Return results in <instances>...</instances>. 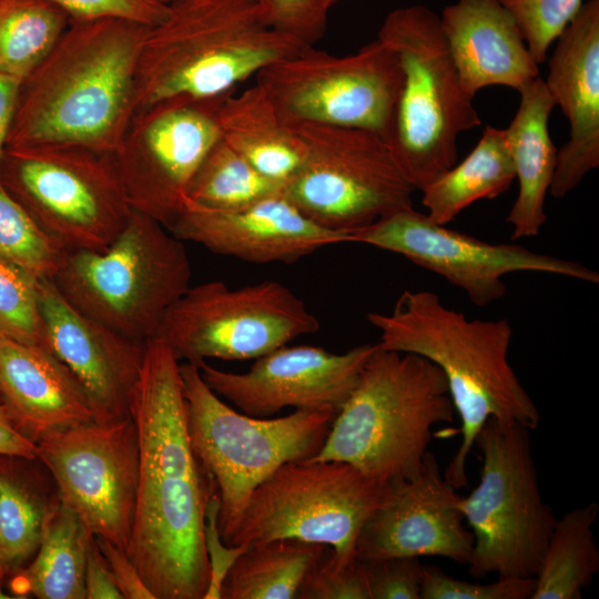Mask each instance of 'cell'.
Returning a JSON list of instances; mask_svg holds the SVG:
<instances>
[{
    "instance_id": "1",
    "label": "cell",
    "mask_w": 599,
    "mask_h": 599,
    "mask_svg": "<svg viewBox=\"0 0 599 599\" xmlns=\"http://www.w3.org/2000/svg\"><path fill=\"white\" fill-rule=\"evenodd\" d=\"M130 415L139 483L126 552L154 599H204L205 515L216 486L189 439L180 361L160 337L145 342Z\"/></svg>"
},
{
    "instance_id": "2",
    "label": "cell",
    "mask_w": 599,
    "mask_h": 599,
    "mask_svg": "<svg viewBox=\"0 0 599 599\" xmlns=\"http://www.w3.org/2000/svg\"><path fill=\"white\" fill-rule=\"evenodd\" d=\"M149 27L71 20L21 82L6 148L77 145L114 154L135 113V75Z\"/></svg>"
},
{
    "instance_id": "3",
    "label": "cell",
    "mask_w": 599,
    "mask_h": 599,
    "mask_svg": "<svg viewBox=\"0 0 599 599\" xmlns=\"http://www.w3.org/2000/svg\"><path fill=\"white\" fill-rule=\"evenodd\" d=\"M382 348L427 358L443 373L460 418L461 440L446 470L455 488L467 487L466 463L489 418L538 427L540 413L508 361L507 318H468L432 291H404L390 313L372 312Z\"/></svg>"
},
{
    "instance_id": "4",
    "label": "cell",
    "mask_w": 599,
    "mask_h": 599,
    "mask_svg": "<svg viewBox=\"0 0 599 599\" xmlns=\"http://www.w3.org/2000/svg\"><path fill=\"white\" fill-rule=\"evenodd\" d=\"M149 27L135 75V112L176 97L216 98L308 47L268 27L258 0H171Z\"/></svg>"
},
{
    "instance_id": "5",
    "label": "cell",
    "mask_w": 599,
    "mask_h": 599,
    "mask_svg": "<svg viewBox=\"0 0 599 599\" xmlns=\"http://www.w3.org/2000/svg\"><path fill=\"white\" fill-rule=\"evenodd\" d=\"M455 413L435 364L377 344L322 448L308 460L344 461L392 487L420 471L432 428L453 422Z\"/></svg>"
},
{
    "instance_id": "6",
    "label": "cell",
    "mask_w": 599,
    "mask_h": 599,
    "mask_svg": "<svg viewBox=\"0 0 599 599\" xmlns=\"http://www.w3.org/2000/svg\"><path fill=\"white\" fill-rule=\"evenodd\" d=\"M377 39L398 55L404 82L384 141L406 180L420 191L457 161V139L481 124L463 88L439 16L422 4L390 11Z\"/></svg>"
},
{
    "instance_id": "7",
    "label": "cell",
    "mask_w": 599,
    "mask_h": 599,
    "mask_svg": "<svg viewBox=\"0 0 599 599\" xmlns=\"http://www.w3.org/2000/svg\"><path fill=\"white\" fill-rule=\"evenodd\" d=\"M183 241L136 210L103 250L65 251L51 277L77 309L139 342L155 336L170 308L191 286Z\"/></svg>"
},
{
    "instance_id": "8",
    "label": "cell",
    "mask_w": 599,
    "mask_h": 599,
    "mask_svg": "<svg viewBox=\"0 0 599 599\" xmlns=\"http://www.w3.org/2000/svg\"><path fill=\"white\" fill-rule=\"evenodd\" d=\"M192 449L213 479L217 529L229 546L254 489L287 463L305 461L322 448L336 413L295 409L283 417H254L225 404L199 366L180 364Z\"/></svg>"
},
{
    "instance_id": "9",
    "label": "cell",
    "mask_w": 599,
    "mask_h": 599,
    "mask_svg": "<svg viewBox=\"0 0 599 599\" xmlns=\"http://www.w3.org/2000/svg\"><path fill=\"white\" fill-rule=\"evenodd\" d=\"M530 430L491 417L476 436L479 483L458 504L474 539V577H535L539 569L557 518L539 488Z\"/></svg>"
},
{
    "instance_id": "10",
    "label": "cell",
    "mask_w": 599,
    "mask_h": 599,
    "mask_svg": "<svg viewBox=\"0 0 599 599\" xmlns=\"http://www.w3.org/2000/svg\"><path fill=\"white\" fill-rule=\"evenodd\" d=\"M387 488L344 461L284 464L254 489L229 547L277 539L318 544L343 568L356 559L359 532Z\"/></svg>"
},
{
    "instance_id": "11",
    "label": "cell",
    "mask_w": 599,
    "mask_h": 599,
    "mask_svg": "<svg viewBox=\"0 0 599 599\" xmlns=\"http://www.w3.org/2000/svg\"><path fill=\"white\" fill-rule=\"evenodd\" d=\"M0 181L67 251L105 248L132 211L113 154L82 146L6 148Z\"/></svg>"
},
{
    "instance_id": "12",
    "label": "cell",
    "mask_w": 599,
    "mask_h": 599,
    "mask_svg": "<svg viewBox=\"0 0 599 599\" xmlns=\"http://www.w3.org/2000/svg\"><path fill=\"white\" fill-rule=\"evenodd\" d=\"M290 125L305 153L284 194L316 224L348 238L388 214L414 207L416 190L379 134L307 122Z\"/></svg>"
},
{
    "instance_id": "13",
    "label": "cell",
    "mask_w": 599,
    "mask_h": 599,
    "mask_svg": "<svg viewBox=\"0 0 599 599\" xmlns=\"http://www.w3.org/2000/svg\"><path fill=\"white\" fill-rule=\"evenodd\" d=\"M319 329L318 318L277 281L232 288L221 281L189 290L164 314L155 336L179 361L256 359Z\"/></svg>"
},
{
    "instance_id": "14",
    "label": "cell",
    "mask_w": 599,
    "mask_h": 599,
    "mask_svg": "<svg viewBox=\"0 0 599 599\" xmlns=\"http://www.w3.org/2000/svg\"><path fill=\"white\" fill-rule=\"evenodd\" d=\"M403 82L397 53L379 39L347 55L308 45L256 74L285 123L358 128L382 138Z\"/></svg>"
},
{
    "instance_id": "15",
    "label": "cell",
    "mask_w": 599,
    "mask_h": 599,
    "mask_svg": "<svg viewBox=\"0 0 599 599\" xmlns=\"http://www.w3.org/2000/svg\"><path fill=\"white\" fill-rule=\"evenodd\" d=\"M225 95L176 97L134 113L113 154L133 210L172 226L196 170L220 139L217 114Z\"/></svg>"
},
{
    "instance_id": "16",
    "label": "cell",
    "mask_w": 599,
    "mask_h": 599,
    "mask_svg": "<svg viewBox=\"0 0 599 599\" xmlns=\"http://www.w3.org/2000/svg\"><path fill=\"white\" fill-rule=\"evenodd\" d=\"M37 445L38 459L51 473L59 500L93 536L128 551L139 483L132 417L52 432Z\"/></svg>"
},
{
    "instance_id": "17",
    "label": "cell",
    "mask_w": 599,
    "mask_h": 599,
    "mask_svg": "<svg viewBox=\"0 0 599 599\" xmlns=\"http://www.w3.org/2000/svg\"><path fill=\"white\" fill-rule=\"evenodd\" d=\"M362 243L399 254L461 288L475 305L505 296V275L535 272L599 283V274L581 263L532 252L517 244H493L437 224L414 207L388 214L352 233Z\"/></svg>"
},
{
    "instance_id": "18",
    "label": "cell",
    "mask_w": 599,
    "mask_h": 599,
    "mask_svg": "<svg viewBox=\"0 0 599 599\" xmlns=\"http://www.w3.org/2000/svg\"><path fill=\"white\" fill-rule=\"evenodd\" d=\"M362 344L344 353L318 346L283 345L256 359L244 373L215 368L203 362L205 384L242 413L271 417L285 407L338 413L376 348Z\"/></svg>"
},
{
    "instance_id": "19",
    "label": "cell",
    "mask_w": 599,
    "mask_h": 599,
    "mask_svg": "<svg viewBox=\"0 0 599 599\" xmlns=\"http://www.w3.org/2000/svg\"><path fill=\"white\" fill-rule=\"evenodd\" d=\"M456 490L427 451L414 478L387 488L359 532L356 558L430 556L468 565L474 539Z\"/></svg>"
},
{
    "instance_id": "20",
    "label": "cell",
    "mask_w": 599,
    "mask_h": 599,
    "mask_svg": "<svg viewBox=\"0 0 599 599\" xmlns=\"http://www.w3.org/2000/svg\"><path fill=\"white\" fill-rule=\"evenodd\" d=\"M38 302L47 347L82 385L95 422L130 417L145 342L129 338L77 309L51 278L38 280Z\"/></svg>"
},
{
    "instance_id": "21",
    "label": "cell",
    "mask_w": 599,
    "mask_h": 599,
    "mask_svg": "<svg viewBox=\"0 0 599 599\" xmlns=\"http://www.w3.org/2000/svg\"><path fill=\"white\" fill-rule=\"evenodd\" d=\"M169 231L183 242L256 264L294 263L325 246L347 243L346 234L316 224L284 193L233 211L187 201Z\"/></svg>"
},
{
    "instance_id": "22",
    "label": "cell",
    "mask_w": 599,
    "mask_h": 599,
    "mask_svg": "<svg viewBox=\"0 0 599 599\" xmlns=\"http://www.w3.org/2000/svg\"><path fill=\"white\" fill-rule=\"evenodd\" d=\"M544 80L569 122L549 193L561 199L599 166V0H587L556 39Z\"/></svg>"
},
{
    "instance_id": "23",
    "label": "cell",
    "mask_w": 599,
    "mask_h": 599,
    "mask_svg": "<svg viewBox=\"0 0 599 599\" xmlns=\"http://www.w3.org/2000/svg\"><path fill=\"white\" fill-rule=\"evenodd\" d=\"M451 60L464 90L502 85L521 90L539 77L521 31L499 0H457L439 16Z\"/></svg>"
},
{
    "instance_id": "24",
    "label": "cell",
    "mask_w": 599,
    "mask_h": 599,
    "mask_svg": "<svg viewBox=\"0 0 599 599\" xmlns=\"http://www.w3.org/2000/svg\"><path fill=\"white\" fill-rule=\"evenodd\" d=\"M0 394L16 425L34 443L95 422L82 385L51 351L1 336Z\"/></svg>"
},
{
    "instance_id": "25",
    "label": "cell",
    "mask_w": 599,
    "mask_h": 599,
    "mask_svg": "<svg viewBox=\"0 0 599 599\" xmlns=\"http://www.w3.org/2000/svg\"><path fill=\"white\" fill-rule=\"evenodd\" d=\"M518 92V110L504 129L518 180V195L506 217L512 238L535 237L545 224L558 151L548 129L556 105L544 79L537 77Z\"/></svg>"
},
{
    "instance_id": "26",
    "label": "cell",
    "mask_w": 599,
    "mask_h": 599,
    "mask_svg": "<svg viewBox=\"0 0 599 599\" xmlns=\"http://www.w3.org/2000/svg\"><path fill=\"white\" fill-rule=\"evenodd\" d=\"M217 123L224 142L260 173L284 187L300 170L304 145L260 85L227 93Z\"/></svg>"
},
{
    "instance_id": "27",
    "label": "cell",
    "mask_w": 599,
    "mask_h": 599,
    "mask_svg": "<svg viewBox=\"0 0 599 599\" xmlns=\"http://www.w3.org/2000/svg\"><path fill=\"white\" fill-rule=\"evenodd\" d=\"M92 538L78 515L55 498L32 562L11 580L12 592L19 598H85L84 571Z\"/></svg>"
},
{
    "instance_id": "28",
    "label": "cell",
    "mask_w": 599,
    "mask_h": 599,
    "mask_svg": "<svg viewBox=\"0 0 599 599\" xmlns=\"http://www.w3.org/2000/svg\"><path fill=\"white\" fill-rule=\"evenodd\" d=\"M516 179L505 130L487 125L469 154L420 190L426 215L447 225L473 203L495 199Z\"/></svg>"
},
{
    "instance_id": "29",
    "label": "cell",
    "mask_w": 599,
    "mask_h": 599,
    "mask_svg": "<svg viewBox=\"0 0 599 599\" xmlns=\"http://www.w3.org/2000/svg\"><path fill=\"white\" fill-rule=\"evenodd\" d=\"M325 546L277 539L241 551L221 582V599H294Z\"/></svg>"
},
{
    "instance_id": "30",
    "label": "cell",
    "mask_w": 599,
    "mask_h": 599,
    "mask_svg": "<svg viewBox=\"0 0 599 599\" xmlns=\"http://www.w3.org/2000/svg\"><path fill=\"white\" fill-rule=\"evenodd\" d=\"M599 506L591 502L556 519L530 599H580L599 570L593 525Z\"/></svg>"
},
{
    "instance_id": "31",
    "label": "cell",
    "mask_w": 599,
    "mask_h": 599,
    "mask_svg": "<svg viewBox=\"0 0 599 599\" xmlns=\"http://www.w3.org/2000/svg\"><path fill=\"white\" fill-rule=\"evenodd\" d=\"M70 22L71 17L51 0H0V74L22 82Z\"/></svg>"
},
{
    "instance_id": "32",
    "label": "cell",
    "mask_w": 599,
    "mask_h": 599,
    "mask_svg": "<svg viewBox=\"0 0 599 599\" xmlns=\"http://www.w3.org/2000/svg\"><path fill=\"white\" fill-rule=\"evenodd\" d=\"M284 193V185L263 175L221 138L196 170L187 201L217 211L240 210Z\"/></svg>"
},
{
    "instance_id": "33",
    "label": "cell",
    "mask_w": 599,
    "mask_h": 599,
    "mask_svg": "<svg viewBox=\"0 0 599 599\" xmlns=\"http://www.w3.org/2000/svg\"><path fill=\"white\" fill-rule=\"evenodd\" d=\"M45 502L10 464L0 463V558L2 573L19 570L40 545Z\"/></svg>"
},
{
    "instance_id": "34",
    "label": "cell",
    "mask_w": 599,
    "mask_h": 599,
    "mask_svg": "<svg viewBox=\"0 0 599 599\" xmlns=\"http://www.w3.org/2000/svg\"><path fill=\"white\" fill-rule=\"evenodd\" d=\"M65 251L0 181V258L37 278H51Z\"/></svg>"
},
{
    "instance_id": "35",
    "label": "cell",
    "mask_w": 599,
    "mask_h": 599,
    "mask_svg": "<svg viewBox=\"0 0 599 599\" xmlns=\"http://www.w3.org/2000/svg\"><path fill=\"white\" fill-rule=\"evenodd\" d=\"M38 280L0 258V336L48 349L38 302Z\"/></svg>"
},
{
    "instance_id": "36",
    "label": "cell",
    "mask_w": 599,
    "mask_h": 599,
    "mask_svg": "<svg viewBox=\"0 0 599 599\" xmlns=\"http://www.w3.org/2000/svg\"><path fill=\"white\" fill-rule=\"evenodd\" d=\"M517 22L526 44L538 64L576 17L583 0H499Z\"/></svg>"
},
{
    "instance_id": "37",
    "label": "cell",
    "mask_w": 599,
    "mask_h": 599,
    "mask_svg": "<svg viewBox=\"0 0 599 599\" xmlns=\"http://www.w3.org/2000/svg\"><path fill=\"white\" fill-rule=\"evenodd\" d=\"M535 577H498L489 583L456 579L436 566H424L420 599H530Z\"/></svg>"
},
{
    "instance_id": "38",
    "label": "cell",
    "mask_w": 599,
    "mask_h": 599,
    "mask_svg": "<svg viewBox=\"0 0 599 599\" xmlns=\"http://www.w3.org/2000/svg\"><path fill=\"white\" fill-rule=\"evenodd\" d=\"M264 22L306 45H314L327 29L324 0H258Z\"/></svg>"
},
{
    "instance_id": "39",
    "label": "cell",
    "mask_w": 599,
    "mask_h": 599,
    "mask_svg": "<svg viewBox=\"0 0 599 599\" xmlns=\"http://www.w3.org/2000/svg\"><path fill=\"white\" fill-rule=\"evenodd\" d=\"M298 599H369L363 565L357 558L338 568L329 551L309 569L296 593Z\"/></svg>"
},
{
    "instance_id": "40",
    "label": "cell",
    "mask_w": 599,
    "mask_h": 599,
    "mask_svg": "<svg viewBox=\"0 0 599 599\" xmlns=\"http://www.w3.org/2000/svg\"><path fill=\"white\" fill-rule=\"evenodd\" d=\"M361 562L369 599H420L424 565L419 558L383 557Z\"/></svg>"
},
{
    "instance_id": "41",
    "label": "cell",
    "mask_w": 599,
    "mask_h": 599,
    "mask_svg": "<svg viewBox=\"0 0 599 599\" xmlns=\"http://www.w3.org/2000/svg\"><path fill=\"white\" fill-rule=\"evenodd\" d=\"M71 20L118 18L153 27L167 14V3L161 0H51Z\"/></svg>"
},
{
    "instance_id": "42",
    "label": "cell",
    "mask_w": 599,
    "mask_h": 599,
    "mask_svg": "<svg viewBox=\"0 0 599 599\" xmlns=\"http://www.w3.org/2000/svg\"><path fill=\"white\" fill-rule=\"evenodd\" d=\"M95 539L109 565L113 580L123 598L154 599V596L144 583L138 568L126 551L106 539L99 537H95Z\"/></svg>"
},
{
    "instance_id": "43",
    "label": "cell",
    "mask_w": 599,
    "mask_h": 599,
    "mask_svg": "<svg viewBox=\"0 0 599 599\" xmlns=\"http://www.w3.org/2000/svg\"><path fill=\"white\" fill-rule=\"evenodd\" d=\"M85 599H124L93 536L84 571Z\"/></svg>"
},
{
    "instance_id": "44",
    "label": "cell",
    "mask_w": 599,
    "mask_h": 599,
    "mask_svg": "<svg viewBox=\"0 0 599 599\" xmlns=\"http://www.w3.org/2000/svg\"><path fill=\"white\" fill-rule=\"evenodd\" d=\"M0 456L38 459L37 443L19 429L3 404H0Z\"/></svg>"
},
{
    "instance_id": "45",
    "label": "cell",
    "mask_w": 599,
    "mask_h": 599,
    "mask_svg": "<svg viewBox=\"0 0 599 599\" xmlns=\"http://www.w3.org/2000/svg\"><path fill=\"white\" fill-rule=\"evenodd\" d=\"M21 82L0 74V166L13 119Z\"/></svg>"
},
{
    "instance_id": "46",
    "label": "cell",
    "mask_w": 599,
    "mask_h": 599,
    "mask_svg": "<svg viewBox=\"0 0 599 599\" xmlns=\"http://www.w3.org/2000/svg\"><path fill=\"white\" fill-rule=\"evenodd\" d=\"M339 0H324V3L326 8L329 10L334 4H336Z\"/></svg>"
},
{
    "instance_id": "47",
    "label": "cell",
    "mask_w": 599,
    "mask_h": 599,
    "mask_svg": "<svg viewBox=\"0 0 599 599\" xmlns=\"http://www.w3.org/2000/svg\"><path fill=\"white\" fill-rule=\"evenodd\" d=\"M1 582V580H0ZM8 598H12L11 596H7L2 590H1V586H0V599H8Z\"/></svg>"
},
{
    "instance_id": "48",
    "label": "cell",
    "mask_w": 599,
    "mask_h": 599,
    "mask_svg": "<svg viewBox=\"0 0 599 599\" xmlns=\"http://www.w3.org/2000/svg\"><path fill=\"white\" fill-rule=\"evenodd\" d=\"M3 573H2V568H1V558H0V580L2 578Z\"/></svg>"
},
{
    "instance_id": "49",
    "label": "cell",
    "mask_w": 599,
    "mask_h": 599,
    "mask_svg": "<svg viewBox=\"0 0 599 599\" xmlns=\"http://www.w3.org/2000/svg\"><path fill=\"white\" fill-rule=\"evenodd\" d=\"M161 1L166 3V2H169V1H171V0H161Z\"/></svg>"
}]
</instances>
